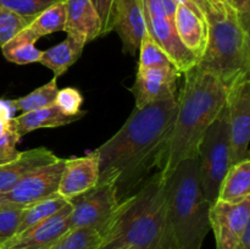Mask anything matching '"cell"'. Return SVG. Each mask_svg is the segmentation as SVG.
Segmentation results:
<instances>
[{
    "label": "cell",
    "instance_id": "cell-13",
    "mask_svg": "<svg viewBox=\"0 0 250 249\" xmlns=\"http://www.w3.org/2000/svg\"><path fill=\"white\" fill-rule=\"evenodd\" d=\"M99 182V156L97 151L81 158L66 159L58 193L66 200L83 194Z\"/></svg>",
    "mask_w": 250,
    "mask_h": 249
},
{
    "label": "cell",
    "instance_id": "cell-18",
    "mask_svg": "<svg viewBox=\"0 0 250 249\" xmlns=\"http://www.w3.org/2000/svg\"><path fill=\"white\" fill-rule=\"evenodd\" d=\"M173 23L183 45L199 61L207 48L208 41V28L204 17L183 5H178Z\"/></svg>",
    "mask_w": 250,
    "mask_h": 249
},
{
    "label": "cell",
    "instance_id": "cell-6",
    "mask_svg": "<svg viewBox=\"0 0 250 249\" xmlns=\"http://www.w3.org/2000/svg\"><path fill=\"white\" fill-rule=\"evenodd\" d=\"M198 164L203 192L208 202L214 205L222 178L232 165L226 104L200 141Z\"/></svg>",
    "mask_w": 250,
    "mask_h": 249
},
{
    "label": "cell",
    "instance_id": "cell-36",
    "mask_svg": "<svg viewBox=\"0 0 250 249\" xmlns=\"http://www.w3.org/2000/svg\"><path fill=\"white\" fill-rule=\"evenodd\" d=\"M227 4L233 6L237 11L241 12L244 16L250 15V0H227Z\"/></svg>",
    "mask_w": 250,
    "mask_h": 249
},
{
    "label": "cell",
    "instance_id": "cell-9",
    "mask_svg": "<svg viewBox=\"0 0 250 249\" xmlns=\"http://www.w3.org/2000/svg\"><path fill=\"white\" fill-rule=\"evenodd\" d=\"M66 159H60L29 173L10 190L0 193V204L26 208L58 193Z\"/></svg>",
    "mask_w": 250,
    "mask_h": 249
},
{
    "label": "cell",
    "instance_id": "cell-11",
    "mask_svg": "<svg viewBox=\"0 0 250 249\" xmlns=\"http://www.w3.org/2000/svg\"><path fill=\"white\" fill-rule=\"evenodd\" d=\"M181 73L175 66L148 67L137 71L132 93L136 100V109L150 103L177 98V81Z\"/></svg>",
    "mask_w": 250,
    "mask_h": 249
},
{
    "label": "cell",
    "instance_id": "cell-35",
    "mask_svg": "<svg viewBox=\"0 0 250 249\" xmlns=\"http://www.w3.org/2000/svg\"><path fill=\"white\" fill-rule=\"evenodd\" d=\"M178 5H183V6L188 7L192 11H194L195 14H198L199 16L204 17L203 14V7H204L205 0H175Z\"/></svg>",
    "mask_w": 250,
    "mask_h": 249
},
{
    "label": "cell",
    "instance_id": "cell-28",
    "mask_svg": "<svg viewBox=\"0 0 250 249\" xmlns=\"http://www.w3.org/2000/svg\"><path fill=\"white\" fill-rule=\"evenodd\" d=\"M34 17L22 16L16 12L0 7V48L10 39L14 38L20 31L28 27Z\"/></svg>",
    "mask_w": 250,
    "mask_h": 249
},
{
    "label": "cell",
    "instance_id": "cell-26",
    "mask_svg": "<svg viewBox=\"0 0 250 249\" xmlns=\"http://www.w3.org/2000/svg\"><path fill=\"white\" fill-rule=\"evenodd\" d=\"M102 237L90 228L68 229L45 249H98Z\"/></svg>",
    "mask_w": 250,
    "mask_h": 249
},
{
    "label": "cell",
    "instance_id": "cell-21",
    "mask_svg": "<svg viewBox=\"0 0 250 249\" xmlns=\"http://www.w3.org/2000/svg\"><path fill=\"white\" fill-rule=\"evenodd\" d=\"M83 49L84 44L67 37L61 43L51 46L48 50L42 51L39 62L53 71L54 77L59 78L80 59Z\"/></svg>",
    "mask_w": 250,
    "mask_h": 249
},
{
    "label": "cell",
    "instance_id": "cell-3",
    "mask_svg": "<svg viewBox=\"0 0 250 249\" xmlns=\"http://www.w3.org/2000/svg\"><path fill=\"white\" fill-rule=\"evenodd\" d=\"M98 249H170L166 232L165 180L146 178L119 210Z\"/></svg>",
    "mask_w": 250,
    "mask_h": 249
},
{
    "label": "cell",
    "instance_id": "cell-14",
    "mask_svg": "<svg viewBox=\"0 0 250 249\" xmlns=\"http://www.w3.org/2000/svg\"><path fill=\"white\" fill-rule=\"evenodd\" d=\"M144 17H146V31L163 49L168 60L181 75L197 65L198 59L183 45L176 32L175 23L171 20L166 16L144 15Z\"/></svg>",
    "mask_w": 250,
    "mask_h": 249
},
{
    "label": "cell",
    "instance_id": "cell-7",
    "mask_svg": "<svg viewBox=\"0 0 250 249\" xmlns=\"http://www.w3.org/2000/svg\"><path fill=\"white\" fill-rule=\"evenodd\" d=\"M70 202L72 211L68 219V229L90 228L100 237L106 233L120 207L112 182H98L92 189Z\"/></svg>",
    "mask_w": 250,
    "mask_h": 249
},
{
    "label": "cell",
    "instance_id": "cell-32",
    "mask_svg": "<svg viewBox=\"0 0 250 249\" xmlns=\"http://www.w3.org/2000/svg\"><path fill=\"white\" fill-rule=\"evenodd\" d=\"M102 22V37L114 31L116 20V0H90Z\"/></svg>",
    "mask_w": 250,
    "mask_h": 249
},
{
    "label": "cell",
    "instance_id": "cell-34",
    "mask_svg": "<svg viewBox=\"0 0 250 249\" xmlns=\"http://www.w3.org/2000/svg\"><path fill=\"white\" fill-rule=\"evenodd\" d=\"M15 107L11 100H0V137L15 127Z\"/></svg>",
    "mask_w": 250,
    "mask_h": 249
},
{
    "label": "cell",
    "instance_id": "cell-8",
    "mask_svg": "<svg viewBox=\"0 0 250 249\" xmlns=\"http://www.w3.org/2000/svg\"><path fill=\"white\" fill-rule=\"evenodd\" d=\"M226 109L231 164H237L250 159V76L236 81L227 89Z\"/></svg>",
    "mask_w": 250,
    "mask_h": 249
},
{
    "label": "cell",
    "instance_id": "cell-20",
    "mask_svg": "<svg viewBox=\"0 0 250 249\" xmlns=\"http://www.w3.org/2000/svg\"><path fill=\"white\" fill-rule=\"evenodd\" d=\"M250 198V159L232 164L220 185L216 202L239 204Z\"/></svg>",
    "mask_w": 250,
    "mask_h": 249
},
{
    "label": "cell",
    "instance_id": "cell-19",
    "mask_svg": "<svg viewBox=\"0 0 250 249\" xmlns=\"http://www.w3.org/2000/svg\"><path fill=\"white\" fill-rule=\"evenodd\" d=\"M84 115L85 111L78 115H67L53 104L46 107L33 110V111L22 112L19 116L14 117V121L17 133L22 138L24 134H28L34 129L56 128V127L66 126L82 119Z\"/></svg>",
    "mask_w": 250,
    "mask_h": 249
},
{
    "label": "cell",
    "instance_id": "cell-15",
    "mask_svg": "<svg viewBox=\"0 0 250 249\" xmlns=\"http://www.w3.org/2000/svg\"><path fill=\"white\" fill-rule=\"evenodd\" d=\"M114 31L119 34L124 50L134 55L146 32L143 0H116Z\"/></svg>",
    "mask_w": 250,
    "mask_h": 249
},
{
    "label": "cell",
    "instance_id": "cell-10",
    "mask_svg": "<svg viewBox=\"0 0 250 249\" xmlns=\"http://www.w3.org/2000/svg\"><path fill=\"white\" fill-rule=\"evenodd\" d=\"M216 249H236L244 228L250 224V198L239 204L216 202L209 212Z\"/></svg>",
    "mask_w": 250,
    "mask_h": 249
},
{
    "label": "cell",
    "instance_id": "cell-2",
    "mask_svg": "<svg viewBox=\"0 0 250 249\" xmlns=\"http://www.w3.org/2000/svg\"><path fill=\"white\" fill-rule=\"evenodd\" d=\"M183 76L175 122L159 167L164 180L183 160L198 156L200 141L226 104L227 87L211 71L197 63Z\"/></svg>",
    "mask_w": 250,
    "mask_h": 249
},
{
    "label": "cell",
    "instance_id": "cell-16",
    "mask_svg": "<svg viewBox=\"0 0 250 249\" xmlns=\"http://www.w3.org/2000/svg\"><path fill=\"white\" fill-rule=\"evenodd\" d=\"M66 23L63 31L67 37L87 44L102 37V22L90 0H63Z\"/></svg>",
    "mask_w": 250,
    "mask_h": 249
},
{
    "label": "cell",
    "instance_id": "cell-33",
    "mask_svg": "<svg viewBox=\"0 0 250 249\" xmlns=\"http://www.w3.org/2000/svg\"><path fill=\"white\" fill-rule=\"evenodd\" d=\"M20 139H21V137L17 133L16 126L11 131L7 132L6 134L0 137V165L17 158L20 151L16 149V144L19 143Z\"/></svg>",
    "mask_w": 250,
    "mask_h": 249
},
{
    "label": "cell",
    "instance_id": "cell-17",
    "mask_svg": "<svg viewBox=\"0 0 250 249\" xmlns=\"http://www.w3.org/2000/svg\"><path fill=\"white\" fill-rule=\"evenodd\" d=\"M58 159L53 151L44 146L20 151L14 160L0 165V193L7 192L29 173L54 163Z\"/></svg>",
    "mask_w": 250,
    "mask_h": 249
},
{
    "label": "cell",
    "instance_id": "cell-22",
    "mask_svg": "<svg viewBox=\"0 0 250 249\" xmlns=\"http://www.w3.org/2000/svg\"><path fill=\"white\" fill-rule=\"evenodd\" d=\"M38 39L39 37L29 27H26L1 46L2 54L6 60L17 65L39 62L42 50L36 48Z\"/></svg>",
    "mask_w": 250,
    "mask_h": 249
},
{
    "label": "cell",
    "instance_id": "cell-27",
    "mask_svg": "<svg viewBox=\"0 0 250 249\" xmlns=\"http://www.w3.org/2000/svg\"><path fill=\"white\" fill-rule=\"evenodd\" d=\"M139 68L148 67H168L173 66L168 60L167 55L164 53L163 49L158 45L153 37L146 31L139 44Z\"/></svg>",
    "mask_w": 250,
    "mask_h": 249
},
{
    "label": "cell",
    "instance_id": "cell-31",
    "mask_svg": "<svg viewBox=\"0 0 250 249\" xmlns=\"http://www.w3.org/2000/svg\"><path fill=\"white\" fill-rule=\"evenodd\" d=\"M83 103V97L81 92L76 88L68 87L60 89L56 94L54 105L59 107L62 112L67 115H78L83 112L81 105Z\"/></svg>",
    "mask_w": 250,
    "mask_h": 249
},
{
    "label": "cell",
    "instance_id": "cell-30",
    "mask_svg": "<svg viewBox=\"0 0 250 249\" xmlns=\"http://www.w3.org/2000/svg\"><path fill=\"white\" fill-rule=\"evenodd\" d=\"M56 0H0V7L22 16H37Z\"/></svg>",
    "mask_w": 250,
    "mask_h": 249
},
{
    "label": "cell",
    "instance_id": "cell-4",
    "mask_svg": "<svg viewBox=\"0 0 250 249\" xmlns=\"http://www.w3.org/2000/svg\"><path fill=\"white\" fill-rule=\"evenodd\" d=\"M165 198L170 249H202L211 204L203 192L198 156L183 160L165 178Z\"/></svg>",
    "mask_w": 250,
    "mask_h": 249
},
{
    "label": "cell",
    "instance_id": "cell-5",
    "mask_svg": "<svg viewBox=\"0 0 250 249\" xmlns=\"http://www.w3.org/2000/svg\"><path fill=\"white\" fill-rule=\"evenodd\" d=\"M207 48L198 65L211 71L229 89L236 81L250 76L249 17L227 2L205 0Z\"/></svg>",
    "mask_w": 250,
    "mask_h": 249
},
{
    "label": "cell",
    "instance_id": "cell-24",
    "mask_svg": "<svg viewBox=\"0 0 250 249\" xmlns=\"http://www.w3.org/2000/svg\"><path fill=\"white\" fill-rule=\"evenodd\" d=\"M66 23V7L63 0H56L54 4L37 15L29 23V28L39 37L48 36L54 32L63 31Z\"/></svg>",
    "mask_w": 250,
    "mask_h": 249
},
{
    "label": "cell",
    "instance_id": "cell-1",
    "mask_svg": "<svg viewBox=\"0 0 250 249\" xmlns=\"http://www.w3.org/2000/svg\"><path fill=\"white\" fill-rule=\"evenodd\" d=\"M177 112V98L150 103L132 111L124 126L95 149L99 156V182L115 185L124 202L160 167Z\"/></svg>",
    "mask_w": 250,
    "mask_h": 249
},
{
    "label": "cell",
    "instance_id": "cell-23",
    "mask_svg": "<svg viewBox=\"0 0 250 249\" xmlns=\"http://www.w3.org/2000/svg\"><path fill=\"white\" fill-rule=\"evenodd\" d=\"M68 203L70 202L61 197L59 193H54V194L49 195V197L44 198V199L39 200L34 204L23 208L16 236L28 229L29 227L37 225L38 222L50 217L51 215H54L59 210L62 209L65 205H67Z\"/></svg>",
    "mask_w": 250,
    "mask_h": 249
},
{
    "label": "cell",
    "instance_id": "cell-25",
    "mask_svg": "<svg viewBox=\"0 0 250 249\" xmlns=\"http://www.w3.org/2000/svg\"><path fill=\"white\" fill-rule=\"evenodd\" d=\"M59 92L58 88V78L54 77L42 87L37 88L33 92L28 93L24 97L19 98L16 100H11L15 110H19L22 112H29L33 110L46 107L49 105H53L55 102L56 94Z\"/></svg>",
    "mask_w": 250,
    "mask_h": 249
},
{
    "label": "cell",
    "instance_id": "cell-29",
    "mask_svg": "<svg viewBox=\"0 0 250 249\" xmlns=\"http://www.w3.org/2000/svg\"><path fill=\"white\" fill-rule=\"evenodd\" d=\"M22 210L23 208L0 204V248L16 236Z\"/></svg>",
    "mask_w": 250,
    "mask_h": 249
},
{
    "label": "cell",
    "instance_id": "cell-37",
    "mask_svg": "<svg viewBox=\"0 0 250 249\" xmlns=\"http://www.w3.org/2000/svg\"><path fill=\"white\" fill-rule=\"evenodd\" d=\"M161 1H163V6H164V10H165L166 16H167L168 20H171V21L173 22L178 4L175 1V0H161Z\"/></svg>",
    "mask_w": 250,
    "mask_h": 249
},
{
    "label": "cell",
    "instance_id": "cell-38",
    "mask_svg": "<svg viewBox=\"0 0 250 249\" xmlns=\"http://www.w3.org/2000/svg\"><path fill=\"white\" fill-rule=\"evenodd\" d=\"M236 249H250V224L244 228Z\"/></svg>",
    "mask_w": 250,
    "mask_h": 249
},
{
    "label": "cell",
    "instance_id": "cell-12",
    "mask_svg": "<svg viewBox=\"0 0 250 249\" xmlns=\"http://www.w3.org/2000/svg\"><path fill=\"white\" fill-rule=\"evenodd\" d=\"M71 202L48 219L10 239L0 249H45L68 231Z\"/></svg>",
    "mask_w": 250,
    "mask_h": 249
}]
</instances>
